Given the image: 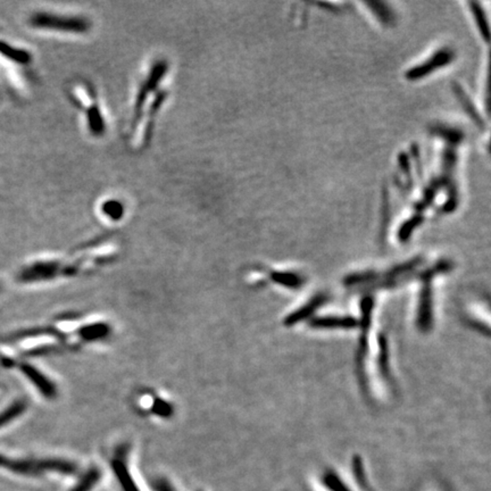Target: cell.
Here are the masks:
<instances>
[{
	"mask_svg": "<svg viewBox=\"0 0 491 491\" xmlns=\"http://www.w3.org/2000/svg\"><path fill=\"white\" fill-rule=\"evenodd\" d=\"M31 24L35 29L52 30L67 33H84L90 29V23L80 16L39 13L32 16Z\"/></svg>",
	"mask_w": 491,
	"mask_h": 491,
	"instance_id": "obj_1",
	"label": "cell"
},
{
	"mask_svg": "<svg viewBox=\"0 0 491 491\" xmlns=\"http://www.w3.org/2000/svg\"><path fill=\"white\" fill-rule=\"evenodd\" d=\"M75 94L79 99L81 106L84 107L86 111V120L89 124V129L94 135H101L105 131V122L101 115L99 106H98L97 99L94 92L90 91V86H75Z\"/></svg>",
	"mask_w": 491,
	"mask_h": 491,
	"instance_id": "obj_2",
	"label": "cell"
},
{
	"mask_svg": "<svg viewBox=\"0 0 491 491\" xmlns=\"http://www.w3.org/2000/svg\"><path fill=\"white\" fill-rule=\"evenodd\" d=\"M58 261H39L31 266L24 269L20 274L22 281H40V280L52 279L60 272Z\"/></svg>",
	"mask_w": 491,
	"mask_h": 491,
	"instance_id": "obj_3",
	"label": "cell"
},
{
	"mask_svg": "<svg viewBox=\"0 0 491 491\" xmlns=\"http://www.w3.org/2000/svg\"><path fill=\"white\" fill-rule=\"evenodd\" d=\"M22 371L33 382V385L40 390L43 396L48 397V398H54L56 396L57 390H56L54 383L50 380L47 379L46 376L41 374L39 371L32 368L30 365H23Z\"/></svg>",
	"mask_w": 491,
	"mask_h": 491,
	"instance_id": "obj_4",
	"label": "cell"
},
{
	"mask_svg": "<svg viewBox=\"0 0 491 491\" xmlns=\"http://www.w3.org/2000/svg\"><path fill=\"white\" fill-rule=\"evenodd\" d=\"M112 466L114 473H115L118 480H120L124 491H139L138 488L135 487L132 477L130 475L129 468L125 465L124 461H122L120 457H116L115 460L113 461Z\"/></svg>",
	"mask_w": 491,
	"mask_h": 491,
	"instance_id": "obj_5",
	"label": "cell"
},
{
	"mask_svg": "<svg viewBox=\"0 0 491 491\" xmlns=\"http://www.w3.org/2000/svg\"><path fill=\"white\" fill-rule=\"evenodd\" d=\"M109 332H111V329H109L108 325L97 323V324L86 325V327H82L79 331V334L82 339L86 340V342H94V340L106 338Z\"/></svg>",
	"mask_w": 491,
	"mask_h": 491,
	"instance_id": "obj_6",
	"label": "cell"
},
{
	"mask_svg": "<svg viewBox=\"0 0 491 491\" xmlns=\"http://www.w3.org/2000/svg\"><path fill=\"white\" fill-rule=\"evenodd\" d=\"M357 325V322L351 317H324V319L315 320L313 322V327H324V329H332V327H344V329H351Z\"/></svg>",
	"mask_w": 491,
	"mask_h": 491,
	"instance_id": "obj_7",
	"label": "cell"
},
{
	"mask_svg": "<svg viewBox=\"0 0 491 491\" xmlns=\"http://www.w3.org/2000/svg\"><path fill=\"white\" fill-rule=\"evenodd\" d=\"M321 298L314 299L313 302L310 303V304L306 305L303 310H300L299 312H297V313L289 316V317L287 319L288 324H293V323L298 322L299 320L304 319L305 316H307L310 315V314L313 313L314 308H315L317 305L321 304Z\"/></svg>",
	"mask_w": 491,
	"mask_h": 491,
	"instance_id": "obj_8",
	"label": "cell"
},
{
	"mask_svg": "<svg viewBox=\"0 0 491 491\" xmlns=\"http://www.w3.org/2000/svg\"><path fill=\"white\" fill-rule=\"evenodd\" d=\"M273 278L278 283L286 286V287L296 288L302 285L300 279L295 274H286V273L282 274V273H279V274H276Z\"/></svg>",
	"mask_w": 491,
	"mask_h": 491,
	"instance_id": "obj_9",
	"label": "cell"
},
{
	"mask_svg": "<svg viewBox=\"0 0 491 491\" xmlns=\"http://www.w3.org/2000/svg\"><path fill=\"white\" fill-rule=\"evenodd\" d=\"M99 478V472L97 470H91L84 475V479L81 480L80 485L75 488L74 491H86L92 488V485L97 482Z\"/></svg>",
	"mask_w": 491,
	"mask_h": 491,
	"instance_id": "obj_10",
	"label": "cell"
},
{
	"mask_svg": "<svg viewBox=\"0 0 491 491\" xmlns=\"http://www.w3.org/2000/svg\"><path fill=\"white\" fill-rule=\"evenodd\" d=\"M324 481L332 491H351L338 478L334 477V474H327Z\"/></svg>",
	"mask_w": 491,
	"mask_h": 491,
	"instance_id": "obj_11",
	"label": "cell"
},
{
	"mask_svg": "<svg viewBox=\"0 0 491 491\" xmlns=\"http://www.w3.org/2000/svg\"><path fill=\"white\" fill-rule=\"evenodd\" d=\"M154 412L158 414V415H161V417H170L171 414H172V407L167 402L158 400L154 404Z\"/></svg>",
	"mask_w": 491,
	"mask_h": 491,
	"instance_id": "obj_12",
	"label": "cell"
},
{
	"mask_svg": "<svg viewBox=\"0 0 491 491\" xmlns=\"http://www.w3.org/2000/svg\"><path fill=\"white\" fill-rule=\"evenodd\" d=\"M156 490L157 491H176L172 485L169 483L165 479L158 480L156 481Z\"/></svg>",
	"mask_w": 491,
	"mask_h": 491,
	"instance_id": "obj_13",
	"label": "cell"
}]
</instances>
